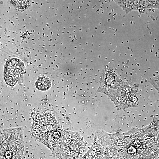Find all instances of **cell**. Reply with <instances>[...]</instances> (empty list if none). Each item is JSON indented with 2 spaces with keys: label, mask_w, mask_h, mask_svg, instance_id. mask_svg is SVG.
<instances>
[{
  "label": "cell",
  "mask_w": 159,
  "mask_h": 159,
  "mask_svg": "<svg viewBox=\"0 0 159 159\" xmlns=\"http://www.w3.org/2000/svg\"><path fill=\"white\" fill-rule=\"evenodd\" d=\"M60 129L54 116L48 113L37 118L33 123L32 131L37 139L52 148L61 138Z\"/></svg>",
  "instance_id": "1"
},
{
  "label": "cell",
  "mask_w": 159,
  "mask_h": 159,
  "mask_svg": "<svg viewBox=\"0 0 159 159\" xmlns=\"http://www.w3.org/2000/svg\"><path fill=\"white\" fill-rule=\"evenodd\" d=\"M23 132L20 128L1 130L0 135V158H23L24 146Z\"/></svg>",
  "instance_id": "2"
},
{
  "label": "cell",
  "mask_w": 159,
  "mask_h": 159,
  "mask_svg": "<svg viewBox=\"0 0 159 159\" xmlns=\"http://www.w3.org/2000/svg\"><path fill=\"white\" fill-rule=\"evenodd\" d=\"M24 69V64L18 59L12 58L7 61L4 67V79L6 83L10 86L14 85Z\"/></svg>",
  "instance_id": "3"
},
{
  "label": "cell",
  "mask_w": 159,
  "mask_h": 159,
  "mask_svg": "<svg viewBox=\"0 0 159 159\" xmlns=\"http://www.w3.org/2000/svg\"><path fill=\"white\" fill-rule=\"evenodd\" d=\"M51 82L49 78L46 77L39 78L36 82V86L38 90L45 91L49 89L51 86Z\"/></svg>",
  "instance_id": "4"
}]
</instances>
